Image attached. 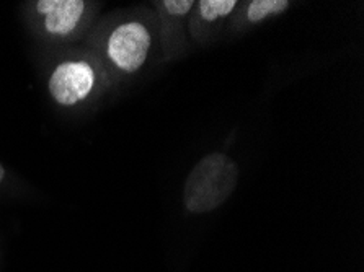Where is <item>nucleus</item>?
Wrapping results in <instances>:
<instances>
[{
	"label": "nucleus",
	"instance_id": "obj_5",
	"mask_svg": "<svg viewBox=\"0 0 364 272\" xmlns=\"http://www.w3.org/2000/svg\"><path fill=\"white\" fill-rule=\"evenodd\" d=\"M289 9L288 0H253L248 4L247 20L250 23H260L272 15H279Z\"/></svg>",
	"mask_w": 364,
	"mask_h": 272
},
{
	"label": "nucleus",
	"instance_id": "obj_1",
	"mask_svg": "<svg viewBox=\"0 0 364 272\" xmlns=\"http://www.w3.org/2000/svg\"><path fill=\"white\" fill-rule=\"evenodd\" d=\"M105 80V65L95 53L64 55L53 65L48 75V93L59 108H77L100 92Z\"/></svg>",
	"mask_w": 364,
	"mask_h": 272
},
{
	"label": "nucleus",
	"instance_id": "obj_2",
	"mask_svg": "<svg viewBox=\"0 0 364 272\" xmlns=\"http://www.w3.org/2000/svg\"><path fill=\"white\" fill-rule=\"evenodd\" d=\"M239 168L228 155L214 152L201 158L190 171L183 190V204L190 214L218 209L234 192Z\"/></svg>",
	"mask_w": 364,
	"mask_h": 272
},
{
	"label": "nucleus",
	"instance_id": "obj_6",
	"mask_svg": "<svg viewBox=\"0 0 364 272\" xmlns=\"http://www.w3.org/2000/svg\"><path fill=\"white\" fill-rule=\"evenodd\" d=\"M235 7V0H201V2H198L196 15L206 23H211V21L224 18V16L232 13Z\"/></svg>",
	"mask_w": 364,
	"mask_h": 272
},
{
	"label": "nucleus",
	"instance_id": "obj_3",
	"mask_svg": "<svg viewBox=\"0 0 364 272\" xmlns=\"http://www.w3.org/2000/svg\"><path fill=\"white\" fill-rule=\"evenodd\" d=\"M152 48L151 30L141 20H121L97 43V58L118 74H134L146 64Z\"/></svg>",
	"mask_w": 364,
	"mask_h": 272
},
{
	"label": "nucleus",
	"instance_id": "obj_7",
	"mask_svg": "<svg viewBox=\"0 0 364 272\" xmlns=\"http://www.w3.org/2000/svg\"><path fill=\"white\" fill-rule=\"evenodd\" d=\"M159 5H161V9L165 10L168 15L185 16L193 9L195 2H193V0H165V2H161Z\"/></svg>",
	"mask_w": 364,
	"mask_h": 272
},
{
	"label": "nucleus",
	"instance_id": "obj_8",
	"mask_svg": "<svg viewBox=\"0 0 364 272\" xmlns=\"http://www.w3.org/2000/svg\"><path fill=\"white\" fill-rule=\"evenodd\" d=\"M4 180H5V168H4V165L0 163V185H2Z\"/></svg>",
	"mask_w": 364,
	"mask_h": 272
},
{
	"label": "nucleus",
	"instance_id": "obj_4",
	"mask_svg": "<svg viewBox=\"0 0 364 272\" xmlns=\"http://www.w3.org/2000/svg\"><path fill=\"white\" fill-rule=\"evenodd\" d=\"M26 5L38 35L58 43L82 36L97 10L95 4L85 0H36Z\"/></svg>",
	"mask_w": 364,
	"mask_h": 272
}]
</instances>
